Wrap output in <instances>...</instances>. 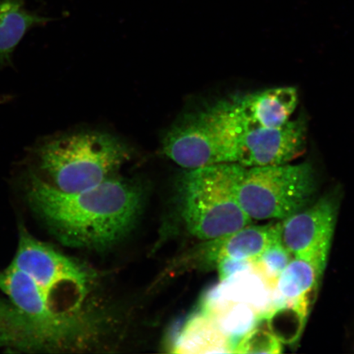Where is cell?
Masks as SVG:
<instances>
[{"instance_id":"cell-9","label":"cell","mask_w":354,"mask_h":354,"mask_svg":"<svg viewBox=\"0 0 354 354\" xmlns=\"http://www.w3.org/2000/svg\"><path fill=\"white\" fill-rule=\"evenodd\" d=\"M307 124L299 118L276 128L243 131L233 150V163L246 168L289 163L306 147Z\"/></svg>"},{"instance_id":"cell-6","label":"cell","mask_w":354,"mask_h":354,"mask_svg":"<svg viewBox=\"0 0 354 354\" xmlns=\"http://www.w3.org/2000/svg\"><path fill=\"white\" fill-rule=\"evenodd\" d=\"M0 290L46 335L54 351L77 347L86 334L84 321L74 311L55 308L53 299L32 278L12 264L0 272Z\"/></svg>"},{"instance_id":"cell-1","label":"cell","mask_w":354,"mask_h":354,"mask_svg":"<svg viewBox=\"0 0 354 354\" xmlns=\"http://www.w3.org/2000/svg\"><path fill=\"white\" fill-rule=\"evenodd\" d=\"M28 198L62 241L88 250H104L120 242L134 228L143 203L138 185L113 177L69 193L33 176Z\"/></svg>"},{"instance_id":"cell-16","label":"cell","mask_w":354,"mask_h":354,"mask_svg":"<svg viewBox=\"0 0 354 354\" xmlns=\"http://www.w3.org/2000/svg\"><path fill=\"white\" fill-rule=\"evenodd\" d=\"M293 258L283 245L281 237L270 245L254 262V272L263 278L266 284L275 288L277 281L288 263Z\"/></svg>"},{"instance_id":"cell-11","label":"cell","mask_w":354,"mask_h":354,"mask_svg":"<svg viewBox=\"0 0 354 354\" xmlns=\"http://www.w3.org/2000/svg\"><path fill=\"white\" fill-rule=\"evenodd\" d=\"M231 100L243 131H245L284 126L295 113L299 97L295 88L285 86L236 96Z\"/></svg>"},{"instance_id":"cell-10","label":"cell","mask_w":354,"mask_h":354,"mask_svg":"<svg viewBox=\"0 0 354 354\" xmlns=\"http://www.w3.org/2000/svg\"><path fill=\"white\" fill-rule=\"evenodd\" d=\"M280 238V221L265 225H247L238 231L207 241L192 257L194 264L215 268L219 260L231 259L254 262L272 243Z\"/></svg>"},{"instance_id":"cell-15","label":"cell","mask_w":354,"mask_h":354,"mask_svg":"<svg viewBox=\"0 0 354 354\" xmlns=\"http://www.w3.org/2000/svg\"><path fill=\"white\" fill-rule=\"evenodd\" d=\"M50 19L28 10L24 0H0V65L7 66L21 39Z\"/></svg>"},{"instance_id":"cell-5","label":"cell","mask_w":354,"mask_h":354,"mask_svg":"<svg viewBox=\"0 0 354 354\" xmlns=\"http://www.w3.org/2000/svg\"><path fill=\"white\" fill-rule=\"evenodd\" d=\"M308 162L245 168L239 203L252 221H281L307 207L316 192Z\"/></svg>"},{"instance_id":"cell-13","label":"cell","mask_w":354,"mask_h":354,"mask_svg":"<svg viewBox=\"0 0 354 354\" xmlns=\"http://www.w3.org/2000/svg\"><path fill=\"white\" fill-rule=\"evenodd\" d=\"M174 348L177 353H234L230 336L205 313L189 318Z\"/></svg>"},{"instance_id":"cell-14","label":"cell","mask_w":354,"mask_h":354,"mask_svg":"<svg viewBox=\"0 0 354 354\" xmlns=\"http://www.w3.org/2000/svg\"><path fill=\"white\" fill-rule=\"evenodd\" d=\"M324 273L310 261L292 258L279 277L274 290L283 304L309 309L310 297L315 294Z\"/></svg>"},{"instance_id":"cell-2","label":"cell","mask_w":354,"mask_h":354,"mask_svg":"<svg viewBox=\"0 0 354 354\" xmlns=\"http://www.w3.org/2000/svg\"><path fill=\"white\" fill-rule=\"evenodd\" d=\"M245 168L237 163H220L185 169L179 183L181 214L193 236L215 240L252 223L238 199Z\"/></svg>"},{"instance_id":"cell-18","label":"cell","mask_w":354,"mask_h":354,"mask_svg":"<svg viewBox=\"0 0 354 354\" xmlns=\"http://www.w3.org/2000/svg\"><path fill=\"white\" fill-rule=\"evenodd\" d=\"M3 98H0V103H1Z\"/></svg>"},{"instance_id":"cell-3","label":"cell","mask_w":354,"mask_h":354,"mask_svg":"<svg viewBox=\"0 0 354 354\" xmlns=\"http://www.w3.org/2000/svg\"><path fill=\"white\" fill-rule=\"evenodd\" d=\"M39 167L55 187L80 192L113 177L131 158L117 136L99 131L70 133L48 140L37 149Z\"/></svg>"},{"instance_id":"cell-8","label":"cell","mask_w":354,"mask_h":354,"mask_svg":"<svg viewBox=\"0 0 354 354\" xmlns=\"http://www.w3.org/2000/svg\"><path fill=\"white\" fill-rule=\"evenodd\" d=\"M11 264L37 282L51 299L64 286L73 287L81 299L87 294L88 276L86 270L25 231L20 234L19 247Z\"/></svg>"},{"instance_id":"cell-7","label":"cell","mask_w":354,"mask_h":354,"mask_svg":"<svg viewBox=\"0 0 354 354\" xmlns=\"http://www.w3.org/2000/svg\"><path fill=\"white\" fill-rule=\"evenodd\" d=\"M337 212L335 197L327 196L280 221L283 245L295 258L308 260L325 271Z\"/></svg>"},{"instance_id":"cell-17","label":"cell","mask_w":354,"mask_h":354,"mask_svg":"<svg viewBox=\"0 0 354 354\" xmlns=\"http://www.w3.org/2000/svg\"><path fill=\"white\" fill-rule=\"evenodd\" d=\"M283 342L271 327L259 326L248 330L234 348V353H281Z\"/></svg>"},{"instance_id":"cell-4","label":"cell","mask_w":354,"mask_h":354,"mask_svg":"<svg viewBox=\"0 0 354 354\" xmlns=\"http://www.w3.org/2000/svg\"><path fill=\"white\" fill-rule=\"evenodd\" d=\"M243 127L231 99L185 114L167 132L162 152L185 170L233 163V150Z\"/></svg>"},{"instance_id":"cell-12","label":"cell","mask_w":354,"mask_h":354,"mask_svg":"<svg viewBox=\"0 0 354 354\" xmlns=\"http://www.w3.org/2000/svg\"><path fill=\"white\" fill-rule=\"evenodd\" d=\"M54 352L46 335L32 318L10 299L0 298V351Z\"/></svg>"}]
</instances>
